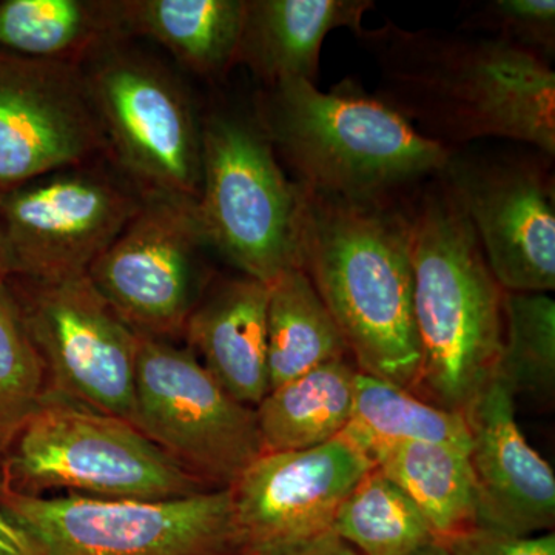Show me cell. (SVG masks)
<instances>
[{
    "mask_svg": "<svg viewBox=\"0 0 555 555\" xmlns=\"http://www.w3.org/2000/svg\"><path fill=\"white\" fill-rule=\"evenodd\" d=\"M382 68L385 101L425 137L451 144L483 138L555 153V73L550 62L495 38L361 33Z\"/></svg>",
    "mask_w": 555,
    "mask_h": 555,
    "instance_id": "1",
    "label": "cell"
},
{
    "mask_svg": "<svg viewBox=\"0 0 555 555\" xmlns=\"http://www.w3.org/2000/svg\"><path fill=\"white\" fill-rule=\"evenodd\" d=\"M298 250L299 269L334 317L358 371L414 392L422 352L409 214L387 199L302 189Z\"/></svg>",
    "mask_w": 555,
    "mask_h": 555,
    "instance_id": "2",
    "label": "cell"
},
{
    "mask_svg": "<svg viewBox=\"0 0 555 555\" xmlns=\"http://www.w3.org/2000/svg\"><path fill=\"white\" fill-rule=\"evenodd\" d=\"M409 211L414 320L422 366L414 393L465 415L495 378L503 297L465 208L441 179Z\"/></svg>",
    "mask_w": 555,
    "mask_h": 555,
    "instance_id": "3",
    "label": "cell"
},
{
    "mask_svg": "<svg viewBox=\"0 0 555 555\" xmlns=\"http://www.w3.org/2000/svg\"><path fill=\"white\" fill-rule=\"evenodd\" d=\"M255 118L295 182L334 198L387 199L440 175L452 155L385 101L352 89L326 93L306 79L266 87Z\"/></svg>",
    "mask_w": 555,
    "mask_h": 555,
    "instance_id": "4",
    "label": "cell"
},
{
    "mask_svg": "<svg viewBox=\"0 0 555 555\" xmlns=\"http://www.w3.org/2000/svg\"><path fill=\"white\" fill-rule=\"evenodd\" d=\"M302 188L291 181L257 118L217 109L203 118L196 215L208 248L241 275L270 284L299 269Z\"/></svg>",
    "mask_w": 555,
    "mask_h": 555,
    "instance_id": "5",
    "label": "cell"
},
{
    "mask_svg": "<svg viewBox=\"0 0 555 555\" xmlns=\"http://www.w3.org/2000/svg\"><path fill=\"white\" fill-rule=\"evenodd\" d=\"M9 488L116 500H169L208 491L137 426L49 392L10 449Z\"/></svg>",
    "mask_w": 555,
    "mask_h": 555,
    "instance_id": "6",
    "label": "cell"
},
{
    "mask_svg": "<svg viewBox=\"0 0 555 555\" xmlns=\"http://www.w3.org/2000/svg\"><path fill=\"white\" fill-rule=\"evenodd\" d=\"M3 509L42 555H241L229 488L169 500L24 494L0 486Z\"/></svg>",
    "mask_w": 555,
    "mask_h": 555,
    "instance_id": "7",
    "label": "cell"
},
{
    "mask_svg": "<svg viewBox=\"0 0 555 555\" xmlns=\"http://www.w3.org/2000/svg\"><path fill=\"white\" fill-rule=\"evenodd\" d=\"M129 42L82 65L108 158L144 195L196 203L203 118L177 75Z\"/></svg>",
    "mask_w": 555,
    "mask_h": 555,
    "instance_id": "8",
    "label": "cell"
},
{
    "mask_svg": "<svg viewBox=\"0 0 555 555\" xmlns=\"http://www.w3.org/2000/svg\"><path fill=\"white\" fill-rule=\"evenodd\" d=\"M142 203L144 193L108 158L51 171L2 193L0 235L10 276L87 275Z\"/></svg>",
    "mask_w": 555,
    "mask_h": 555,
    "instance_id": "9",
    "label": "cell"
},
{
    "mask_svg": "<svg viewBox=\"0 0 555 555\" xmlns=\"http://www.w3.org/2000/svg\"><path fill=\"white\" fill-rule=\"evenodd\" d=\"M133 425L211 489L230 488L262 454L255 408L166 339L139 337Z\"/></svg>",
    "mask_w": 555,
    "mask_h": 555,
    "instance_id": "10",
    "label": "cell"
},
{
    "mask_svg": "<svg viewBox=\"0 0 555 555\" xmlns=\"http://www.w3.org/2000/svg\"><path fill=\"white\" fill-rule=\"evenodd\" d=\"M42 358L49 392L133 425L139 337L87 275L9 278Z\"/></svg>",
    "mask_w": 555,
    "mask_h": 555,
    "instance_id": "11",
    "label": "cell"
},
{
    "mask_svg": "<svg viewBox=\"0 0 555 555\" xmlns=\"http://www.w3.org/2000/svg\"><path fill=\"white\" fill-rule=\"evenodd\" d=\"M206 248L195 201L144 195L87 276L138 337L173 341L206 291Z\"/></svg>",
    "mask_w": 555,
    "mask_h": 555,
    "instance_id": "12",
    "label": "cell"
},
{
    "mask_svg": "<svg viewBox=\"0 0 555 555\" xmlns=\"http://www.w3.org/2000/svg\"><path fill=\"white\" fill-rule=\"evenodd\" d=\"M440 177L465 208L499 286L516 294L554 291V181L542 163L452 152Z\"/></svg>",
    "mask_w": 555,
    "mask_h": 555,
    "instance_id": "13",
    "label": "cell"
},
{
    "mask_svg": "<svg viewBox=\"0 0 555 555\" xmlns=\"http://www.w3.org/2000/svg\"><path fill=\"white\" fill-rule=\"evenodd\" d=\"M102 158L108 145L82 67L0 49V195Z\"/></svg>",
    "mask_w": 555,
    "mask_h": 555,
    "instance_id": "14",
    "label": "cell"
},
{
    "mask_svg": "<svg viewBox=\"0 0 555 555\" xmlns=\"http://www.w3.org/2000/svg\"><path fill=\"white\" fill-rule=\"evenodd\" d=\"M374 462L345 436L264 452L230 486L241 550L264 554L332 531L339 507Z\"/></svg>",
    "mask_w": 555,
    "mask_h": 555,
    "instance_id": "15",
    "label": "cell"
},
{
    "mask_svg": "<svg viewBox=\"0 0 555 555\" xmlns=\"http://www.w3.org/2000/svg\"><path fill=\"white\" fill-rule=\"evenodd\" d=\"M514 398L495 375L465 414L478 528L511 537L546 534L555 524L554 470L521 434Z\"/></svg>",
    "mask_w": 555,
    "mask_h": 555,
    "instance_id": "16",
    "label": "cell"
},
{
    "mask_svg": "<svg viewBox=\"0 0 555 555\" xmlns=\"http://www.w3.org/2000/svg\"><path fill=\"white\" fill-rule=\"evenodd\" d=\"M268 302L269 284L250 276L208 283L184 331L211 377L250 408L270 392Z\"/></svg>",
    "mask_w": 555,
    "mask_h": 555,
    "instance_id": "17",
    "label": "cell"
},
{
    "mask_svg": "<svg viewBox=\"0 0 555 555\" xmlns=\"http://www.w3.org/2000/svg\"><path fill=\"white\" fill-rule=\"evenodd\" d=\"M374 3L366 0H246L236 65H246L266 87L286 79L315 82L328 33L350 28Z\"/></svg>",
    "mask_w": 555,
    "mask_h": 555,
    "instance_id": "18",
    "label": "cell"
},
{
    "mask_svg": "<svg viewBox=\"0 0 555 555\" xmlns=\"http://www.w3.org/2000/svg\"><path fill=\"white\" fill-rule=\"evenodd\" d=\"M131 40L126 0H0V49L82 67Z\"/></svg>",
    "mask_w": 555,
    "mask_h": 555,
    "instance_id": "19",
    "label": "cell"
},
{
    "mask_svg": "<svg viewBox=\"0 0 555 555\" xmlns=\"http://www.w3.org/2000/svg\"><path fill=\"white\" fill-rule=\"evenodd\" d=\"M246 0H126L130 38H147L199 78L236 65Z\"/></svg>",
    "mask_w": 555,
    "mask_h": 555,
    "instance_id": "20",
    "label": "cell"
},
{
    "mask_svg": "<svg viewBox=\"0 0 555 555\" xmlns=\"http://www.w3.org/2000/svg\"><path fill=\"white\" fill-rule=\"evenodd\" d=\"M369 456L411 496L441 545L478 528L469 452L444 444L404 443L379 447Z\"/></svg>",
    "mask_w": 555,
    "mask_h": 555,
    "instance_id": "21",
    "label": "cell"
},
{
    "mask_svg": "<svg viewBox=\"0 0 555 555\" xmlns=\"http://www.w3.org/2000/svg\"><path fill=\"white\" fill-rule=\"evenodd\" d=\"M357 372L353 361L339 358L270 390L255 408L262 454L337 438L352 415Z\"/></svg>",
    "mask_w": 555,
    "mask_h": 555,
    "instance_id": "22",
    "label": "cell"
},
{
    "mask_svg": "<svg viewBox=\"0 0 555 555\" xmlns=\"http://www.w3.org/2000/svg\"><path fill=\"white\" fill-rule=\"evenodd\" d=\"M349 356L341 331L305 270H286L269 284L270 390Z\"/></svg>",
    "mask_w": 555,
    "mask_h": 555,
    "instance_id": "23",
    "label": "cell"
},
{
    "mask_svg": "<svg viewBox=\"0 0 555 555\" xmlns=\"http://www.w3.org/2000/svg\"><path fill=\"white\" fill-rule=\"evenodd\" d=\"M341 436L367 456L387 444H444L466 452L470 449L465 415L436 406L412 390L361 371L356 377L352 415Z\"/></svg>",
    "mask_w": 555,
    "mask_h": 555,
    "instance_id": "24",
    "label": "cell"
},
{
    "mask_svg": "<svg viewBox=\"0 0 555 555\" xmlns=\"http://www.w3.org/2000/svg\"><path fill=\"white\" fill-rule=\"evenodd\" d=\"M332 532L358 555H414L438 543L411 496L377 466L339 507Z\"/></svg>",
    "mask_w": 555,
    "mask_h": 555,
    "instance_id": "25",
    "label": "cell"
},
{
    "mask_svg": "<svg viewBox=\"0 0 555 555\" xmlns=\"http://www.w3.org/2000/svg\"><path fill=\"white\" fill-rule=\"evenodd\" d=\"M502 356L496 377L513 396L550 400L555 389V301L547 294L503 297Z\"/></svg>",
    "mask_w": 555,
    "mask_h": 555,
    "instance_id": "26",
    "label": "cell"
},
{
    "mask_svg": "<svg viewBox=\"0 0 555 555\" xmlns=\"http://www.w3.org/2000/svg\"><path fill=\"white\" fill-rule=\"evenodd\" d=\"M49 396V378L9 278H0V452H9Z\"/></svg>",
    "mask_w": 555,
    "mask_h": 555,
    "instance_id": "27",
    "label": "cell"
},
{
    "mask_svg": "<svg viewBox=\"0 0 555 555\" xmlns=\"http://www.w3.org/2000/svg\"><path fill=\"white\" fill-rule=\"evenodd\" d=\"M470 25L542 60L554 53V0H494L470 17Z\"/></svg>",
    "mask_w": 555,
    "mask_h": 555,
    "instance_id": "28",
    "label": "cell"
},
{
    "mask_svg": "<svg viewBox=\"0 0 555 555\" xmlns=\"http://www.w3.org/2000/svg\"><path fill=\"white\" fill-rule=\"evenodd\" d=\"M449 555H555L554 532L511 537L477 528L448 545Z\"/></svg>",
    "mask_w": 555,
    "mask_h": 555,
    "instance_id": "29",
    "label": "cell"
},
{
    "mask_svg": "<svg viewBox=\"0 0 555 555\" xmlns=\"http://www.w3.org/2000/svg\"><path fill=\"white\" fill-rule=\"evenodd\" d=\"M0 555H42L35 540L3 509L0 502Z\"/></svg>",
    "mask_w": 555,
    "mask_h": 555,
    "instance_id": "30",
    "label": "cell"
},
{
    "mask_svg": "<svg viewBox=\"0 0 555 555\" xmlns=\"http://www.w3.org/2000/svg\"><path fill=\"white\" fill-rule=\"evenodd\" d=\"M247 554V553H246ZM250 555H358L347 543L343 542L334 532L318 535L308 542L298 543L280 550L269 551L264 554Z\"/></svg>",
    "mask_w": 555,
    "mask_h": 555,
    "instance_id": "31",
    "label": "cell"
},
{
    "mask_svg": "<svg viewBox=\"0 0 555 555\" xmlns=\"http://www.w3.org/2000/svg\"><path fill=\"white\" fill-rule=\"evenodd\" d=\"M10 276L9 257H7L5 246H3L2 235H0V278Z\"/></svg>",
    "mask_w": 555,
    "mask_h": 555,
    "instance_id": "32",
    "label": "cell"
},
{
    "mask_svg": "<svg viewBox=\"0 0 555 555\" xmlns=\"http://www.w3.org/2000/svg\"><path fill=\"white\" fill-rule=\"evenodd\" d=\"M414 555H449L448 546L441 545V543H434V545L425 547Z\"/></svg>",
    "mask_w": 555,
    "mask_h": 555,
    "instance_id": "33",
    "label": "cell"
},
{
    "mask_svg": "<svg viewBox=\"0 0 555 555\" xmlns=\"http://www.w3.org/2000/svg\"><path fill=\"white\" fill-rule=\"evenodd\" d=\"M241 555H250V554L243 553V554H241Z\"/></svg>",
    "mask_w": 555,
    "mask_h": 555,
    "instance_id": "34",
    "label": "cell"
}]
</instances>
